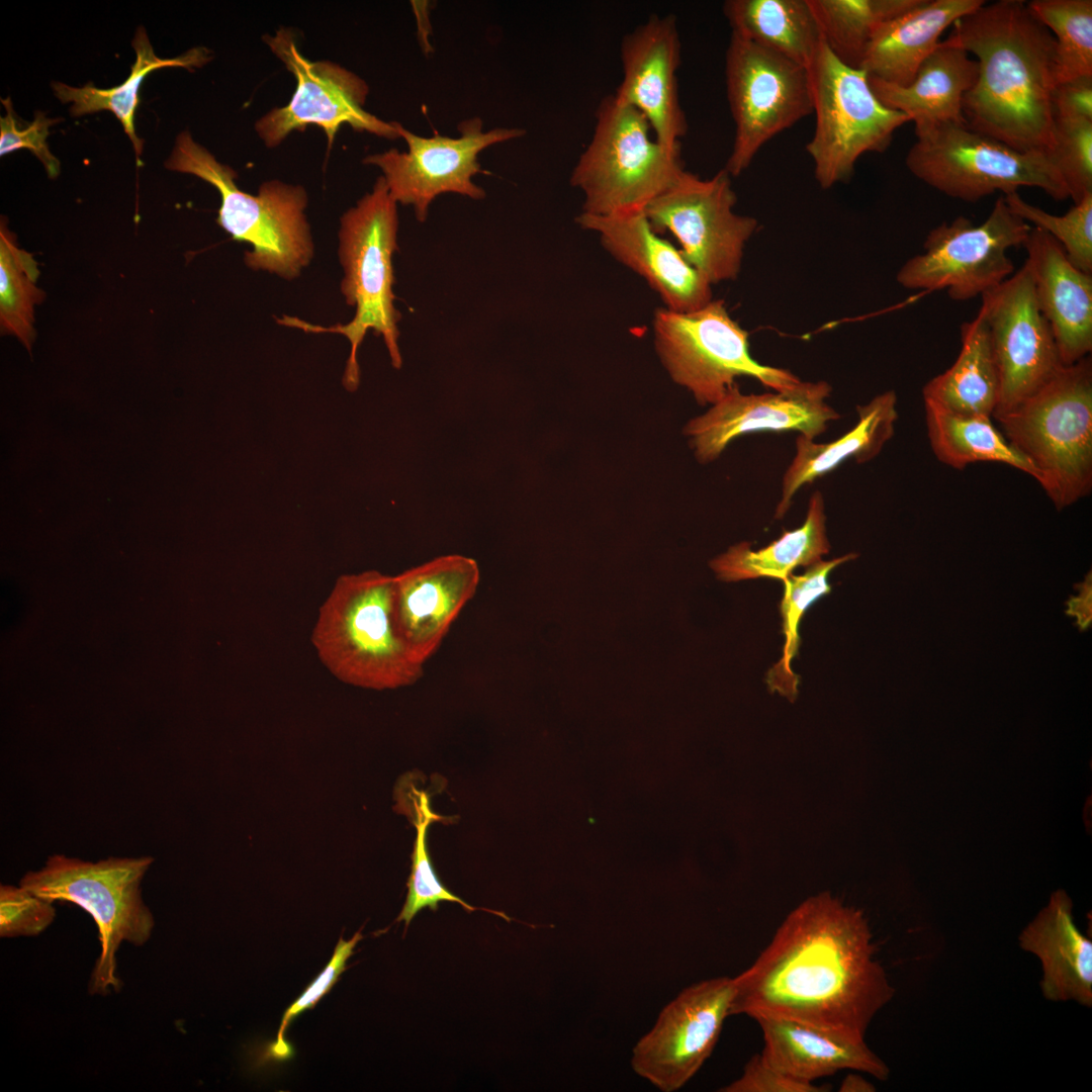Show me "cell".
<instances>
[{"label":"cell","instance_id":"obj_37","mask_svg":"<svg viewBox=\"0 0 1092 1092\" xmlns=\"http://www.w3.org/2000/svg\"><path fill=\"white\" fill-rule=\"evenodd\" d=\"M856 556L854 553H849L832 560L821 559L808 566L802 575L791 574L783 581L785 592L781 602V614L785 644L781 660L767 674V684L771 692L778 691L791 701L796 699L798 677L790 665L799 649L800 622L806 610L814 602L830 593L831 586L828 582L830 572L836 566Z\"/></svg>","mask_w":1092,"mask_h":1092},{"label":"cell","instance_id":"obj_42","mask_svg":"<svg viewBox=\"0 0 1092 1092\" xmlns=\"http://www.w3.org/2000/svg\"><path fill=\"white\" fill-rule=\"evenodd\" d=\"M1 101L6 108V115L0 118V155L4 156L16 150L26 149L43 164L48 176L56 178L60 173L61 164L50 152L47 138L49 127L61 119L49 118L43 112L36 111L31 122H24L15 114L10 97Z\"/></svg>","mask_w":1092,"mask_h":1092},{"label":"cell","instance_id":"obj_11","mask_svg":"<svg viewBox=\"0 0 1092 1092\" xmlns=\"http://www.w3.org/2000/svg\"><path fill=\"white\" fill-rule=\"evenodd\" d=\"M657 354L671 379L701 405L719 401L748 376L772 390L801 381L791 371L752 358L748 333L729 315L722 300L712 299L692 311L658 309L654 317Z\"/></svg>","mask_w":1092,"mask_h":1092},{"label":"cell","instance_id":"obj_30","mask_svg":"<svg viewBox=\"0 0 1092 1092\" xmlns=\"http://www.w3.org/2000/svg\"><path fill=\"white\" fill-rule=\"evenodd\" d=\"M961 351L953 364L923 386V399L957 414L993 417L999 375L983 310L961 326Z\"/></svg>","mask_w":1092,"mask_h":1092},{"label":"cell","instance_id":"obj_5","mask_svg":"<svg viewBox=\"0 0 1092 1092\" xmlns=\"http://www.w3.org/2000/svg\"><path fill=\"white\" fill-rule=\"evenodd\" d=\"M165 167L194 175L217 189L221 203L216 222L234 241L251 245L244 257L249 268L293 280L310 263L314 246L302 186L271 180L261 184L257 195L244 192L233 168L219 163L188 131L176 138Z\"/></svg>","mask_w":1092,"mask_h":1092},{"label":"cell","instance_id":"obj_3","mask_svg":"<svg viewBox=\"0 0 1092 1092\" xmlns=\"http://www.w3.org/2000/svg\"><path fill=\"white\" fill-rule=\"evenodd\" d=\"M397 203L379 176L370 192L341 217L338 255L344 277L341 292L355 308L347 324L324 327L295 316L283 315L277 323L307 333L343 335L350 342L343 386L355 391L360 383L357 352L368 331L381 336L395 369L402 365L397 324L401 314L394 305L392 256L397 250Z\"/></svg>","mask_w":1092,"mask_h":1092},{"label":"cell","instance_id":"obj_31","mask_svg":"<svg viewBox=\"0 0 1092 1092\" xmlns=\"http://www.w3.org/2000/svg\"><path fill=\"white\" fill-rule=\"evenodd\" d=\"M733 34L808 67L822 35L808 0H728Z\"/></svg>","mask_w":1092,"mask_h":1092},{"label":"cell","instance_id":"obj_36","mask_svg":"<svg viewBox=\"0 0 1092 1092\" xmlns=\"http://www.w3.org/2000/svg\"><path fill=\"white\" fill-rule=\"evenodd\" d=\"M1026 5L1055 38L1056 86L1092 76V1L1033 0Z\"/></svg>","mask_w":1092,"mask_h":1092},{"label":"cell","instance_id":"obj_26","mask_svg":"<svg viewBox=\"0 0 1092 1092\" xmlns=\"http://www.w3.org/2000/svg\"><path fill=\"white\" fill-rule=\"evenodd\" d=\"M984 3L983 0H920L910 10L879 26L859 69L870 78L885 83L909 85L937 49L942 32Z\"/></svg>","mask_w":1092,"mask_h":1092},{"label":"cell","instance_id":"obj_40","mask_svg":"<svg viewBox=\"0 0 1092 1092\" xmlns=\"http://www.w3.org/2000/svg\"><path fill=\"white\" fill-rule=\"evenodd\" d=\"M1048 154L1074 204L1092 193V119L1055 117L1053 146Z\"/></svg>","mask_w":1092,"mask_h":1092},{"label":"cell","instance_id":"obj_20","mask_svg":"<svg viewBox=\"0 0 1092 1092\" xmlns=\"http://www.w3.org/2000/svg\"><path fill=\"white\" fill-rule=\"evenodd\" d=\"M680 56L674 16L652 15L622 38L623 75L614 94L639 110L655 139L672 150L680 149V139L688 131L676 78Z\"/></svg>","mask_w":1092,"mask_h":1092},{"label":"cell","instance_id":"obj_47","mask_svg":"<svg viewBox=\"0 0 1092 1092\" xmlns=\"http://www.w3.org/2000/svg\"><path fill=\"white\" fill-rule=\"evenodd\" d=\"M840 1092H874L875 1086L856 1073L847 1074L839 1085Z\"/></svg>","mask_w":1092,"mask_h":1092},{"label":"cell","instance_id":"obj_39","mask_svg":"<svg viewBox=\"0 0 1092 1092\" xmlns=\"http://www.w3.org/2000/svg\"><path fill=\"white\" fill-rule=\"evenodd\" d=\"M414 795L412 817L417 836L407 881V896L397 917V921H404L405 926H408L418 912L427 907L436 911L439 903L443 901L458 903L467 911L477 909L449 891L438 879L427 848V831L432 822L443 818L432 811L427 793L414 790Z\"/></svg>","mask_w":1092,"mask_h":1092},{"label":"cell","instance_id":"obj_41","mask_svg":"<svg viewBox=\"0 0 1092 1092\" xmlns=\"http://www.w3.org/2000/svg\"><path fill=\"white\" fill-rule=\"evenodd\" d=\"M55 918L54 902L35 895L21 885L0 886L1 937L38 935Z\"/></svg>","mask_w":1092,"mask_h":1092},{"label":"cell","instance_id":"obj_35","mask_svg":"<svg viewBox=\"0 0 1092 1092\" xmlns=\"http://www.w3.org/2000/svg\"><path fill=\"white\" fill-rule=\"evenodd\" d=\"M39 270L33 256L18 248L6 223L0 225V325L31 352L35 340L34 306L46 293L36 286Z\"/></svg>","mask_w":1092,"mask_h":1092},{"label":"cell","instance_id":"obj_43","mask_svg":"<svg viewBox=\"0 0 1092 1092\" xmlns=\"http://www.w3.org/2000/svg\"><path fill=\"white\" fill-rule=\"evenodd\" d=\"M362 937L361 932L358 931L350 940H344L342 936L339 938L334 954L324 971L284 1012L276 1041L271 1046L273 1057L277 1059H286L290 1056L291 1048L285 1041L284 1036V1032L289 1023L301 1012L312 1008L321 998L331 990L341 973L345 970L348 959L352 956L356 944Z\"/></svg>","mask_w":1092,"mask_h":1092},{"label":"cell","instance_id":"obj_15","mask_svg":"<svg viewBox=\"0 0 1092 1092\" xmlns=\"http://www.w3.org/2000/svg\"><path fill=\"white\" fill-rule=\"evenodd\" d=\"M271 52L296 79V89L287 103L273 108L255 123L268 148L280 145L293 130L316 125L331 146L343 124L359 132L388 140L399 139L397 122H387L366 111L369 86L364 79L332 61H309L303 57L289 28L263 37Z\"/></svg>","mask_w":1092,"mask_h":1092},{"label":"cell","instance_id":"obj_27","mask_svg":"<svg viewBox=\"0 0 1092 1092\" xmlns=\"http://www.w3.org/2000/svg\"><path fill=\"white\" fill-rule=\"evenodd\" d=\"M857 423L838 439L816 443L802 435L796 438V453L782 480V494L775 518L790 510L801 487L814 482L849 459L864 463L874 459L894 436L898 419L897 395L887 390L866 404L856 406Z\"/></svg>","mask_w":1092,"mask_h":1092},{"label":"cell","instance_id":"obj_12","mask_svg":"<svg viewBox=\"0 0 1092 1092\" xmlns=\"http://www.w3.org/2000/svg\"><path fill=\"white\" fill-rule=\"evenodd\" d=\"M1030 230L1001 195L980 224L960 215L930 230L924 252L905 262L897 282L907 289L945 290L957 301L982 296L1013 274L1008 251L1022 247Z\"/></svg>","mask_w":1092,"mask_h":1092},{"label":"cell","instance_id":"obj_25","mask_svg":"<svg viewBox=\"0 0 1092 1092\" xmlns=\"http://www.w3.org/2000/svg\"><path fill=\"white\" fill-rule=\"evenodd\" d=\"M1019 946L1040 962L1046 1000L1092 1007V941L1077 927L1073 903L1059 890L1022 929Z\"/></svg>","mask_w":1092,"mask_h":1092},{"label":"cell","instance_id":"obj_19","mask_svg":"<svg viewBox=\"0 0 1092 1092\" xmlns=\"http://www.w3.org/2000/svg\"><path fill=\"white\" fill-rule=\"evenodd\" d=\"M826 381H800L782 390L742 393L737 385L688 422L684 433L698 462L715 461L735 439L756 432L796 431L808 439L824 433L840 415L827 402Z\"/></svg>","mask_w":1092,"mask_h":1092},{"label":"cell","instance_id":"obj_23","mask_svg":"<svg viewBox=\"0 0 1092 1092\" xmlns=\"http://www.w3.org/2000/svg\"><path fill=\"white\" fill-rule=\"evenodd\" d=\"M1037 306L1053 333L1063 365L1092 351V274L1075 267L1062 246L1032 228L1023 243Z\"/></svg>","mask_w":1092,"mask_h":1092},{"label":"cell","instance_id":"obj_29","mask_svg":"<svg viewBox=\"0 0 1092 1092\" xmlns=\"http://www.w3.org/2000/svg\"><path fill=\"white\" fill-rule=\"evenodd\" d=\"M825 505L819 490L809 499L804 523L767 546L752 550L749 542L731 546L710 561L717 577L725 582L771 577L784 581L799 566H810L829 553Z\"/></svg>","mask_w":1092,"mask_h":1092},{"label":"cell","instance_id":"obj_6","mask_svg":"<svg viewBox=\"0 0 1092 1092\" xmlns=\"http://www.w3.org/2000/svg\"><path fill=\"white\" fill-rule=\"evenodd\" d=\"M1008 443L1034 468L1058 510L1092 488V361L1064 365L1034 394L996 419Z\"/></svg>","mask_w":1092,"mask_h":1092},{"label":"cell","instance_id":"obj_33","mask_svg":"<svg viewBox=\"0 0 1092 1092\" xmlns=\"http://www.w3.org/2000/svg\"><path fill=\"white\" fill-rule=\"evenodd\" d=\"M923 402L929 444L938 461L959 470L977 462H997L1037 479L1034 468L1008 443L990 417L957 414L933 401Z\"/></svg>","mask_w":1092,"mask_h":1092},{"label":"cell","instance_id":"obj_17","mask_svg":"<svg viewBox=\"0 0 1092 1092\" xmlns=\"http://www.w3.org/2000/svg\"><path fill=\"white\" fill-rule=\"evenodd\" d=\"M981 299L999 375L993 414L998 419L1034 394L1064 365L1051 328L1037 306L1025 262Z\"/></svg>","mask_w":1092,"mask_h":1092},{"label":"cell","instance_id":"obj_10","mask_svg":"<svg viewBox=\"0 0 1092 1092\" xmlns=\"http://www.w3.org/2000/svg\"><path fill=\"white\" fill-rule=\"evenodd\" d=\"M815 114L806 152L823 189L848 181L866 153H882L910 118L885 106L868 74L841 62L822 40L807 67Z\"/></svg>","mask_w":1092,"mask_h":1092},{"label":"cell","instance_id":"obj_44","mask_svg":"<svg viewBox=\"0 0 1092 1092\" xmlns=\"http://www.w3.org/2000/svg\"><path fill=\"white\" fill-rule=\"evenodd\" d=\"M829 1086L793 1078L769 1064L761 1054L753 1055L739 1078L719 1089L721 1092H824Z\"/></svg>","mask_w":1092,"mask_h":1092},{"label":"cell","instance_id":"obj_2","mask_svg":"<svg viewBox=\"0 0 1092 1092\" xmlns=\"http://www.w3.org/2000/svg\"><path fill=\"white\" fill-rule=\"evenodd\" d=\"M941 42L977 57V79L963 99L967 125L1016 151L1049 153L1055 38L1026 2L984 3L957 20Z\"/></svg>","mask_w":1092,"mask_h":1092},{"label":"cell","instance_id":"obj_8","mask_svg":"<svg viewBox=\"0 0 1092 1092\" xmlns=\"http://www.w3.org/2000/svg\"><path fill=\"white\" fill-rule=\"evenodd\" d=\"M684 170L680 149L661 145L645 116L613 94L597 109L570 183L583 192L582 212L610 215L644 210Z\"/></svg>","mask_w":1092,"mask_h":1092},{"label":"cell","instance_id":"obj_7","mask_svg":"<svg viewBox=\"0 0 1092 1092\" xmlns=\"http://www.w3.org/2000/svg\"><path fill=\"white\" fill-rule=\"evenodd\" d=\"M152 856L108 857L97 861L51 855L43 867L27 872L19 885L51 902L78 905L94 919L101 945L88 990L118 992L116 953L123 942L143 946L152 936L155 918L142 895V882Z\"/></svg>","mask_w":1092,"mask_h":1092},{"label":"cell","instance_id":"obj_28","mask_svg":"<svg viewBox=\"0 0 1092 1092\" xmlns=\"http://www.w3.org/2000/svg\"><path fill=\"white\" fill-rule=\"evenodd\" d=\"M977 75L976 60L967 52L940 41L909 85H893L870 77L869 81L885 106L903 112L915 126H923L966 123L963 99L975 84Z\"/></svg>","mask_w":1092,"mask_h":1092},{"label":"cell","instance_id":"obj_21","mask_svg":"<svg viewBox=\"0 0 1092 1092\" xmlns=\"http://www.w3.org/2000/svg\"><path fill=\"white\" fill-rule=\"evenodd\" d=\"M479 581L477 562L459 554L433 558L393 576L395 625L421 662L437 652Z\"/></svg>","mask_w":1092,"mask_h":1092},{"label":"cell","instance_id":"obj_1","mask_svg":"<svg viewBox=\"0 0 1092 1092\" xmlns=\"http://www.w3.org/2000/svg\"><path fill=\"white\" fill-rule=\"evenodd\" d=\"M877 951L861 910L829 892L810 897L733 978L730 1015L781 1017L864 1038L895 995Z\"/></svg>","mask_w":1092,"mask_h":1092},{"label":"cell","instance_id":"obj_38","mask_svg":"<svg viewBox=\"0 0 1092 1092\" xmlns=\"http://www.w3.org/2000/svg\"><path fill=\"white\" fill-rule=\"evenodd\" d=\"M1003 197L1014 214L1055 239L1075 267L1092 274V193L1086 194L1063 215L1052 214L1028 203L1018 192Z\"/></svg>","mask_w":1092,"mask_h":1092},{"label":"cell","instance_id":"obj_4","mask_svg":"<svg viewBox=\"0 0 1092 1092\" xmlns=\"http://www.w3.org/2000/svg\"><path fill=\"white\" fill-rule=\"evenodd\" d=\"M311 642L326 668L355 687L397 689L424 673L395 625L393 576L377 570L338 577L318 610Z\"/></svg>","mask_w":1092,"mask_h":1092},{"label":"cell","instance_id":"obj_13","mask_svg":"<svg viewBox=\"0 0 1092 1092\" xmlns=\"http://www.w3.org/2000/svg\"><path fill=\"white\" fill-rule=\"evenodd\" d=\"M726 92L735 132L724 169L742 174L772 138L813 113L806 67L731 33Z\"/></svg>","mask_w":1092,"mask_h":1092},{"label":"cell","instance_id":"obj_45","mask_svg":"<svg viewBox=\"0 0 1092 1092\" xmlns=\"http://www.w3.org/2000/svg\"><path fill=\"white\" fill-rule=\"evenodd\" d=\"M1055 117L1092 119V76L1058 84L1053 92Z\"/></svg>","mask_w":1092,"mask_h":1092},{"label":"cell","instance_id":"obj_32","mask_svg":"<svg viewBox=\"0 0 1092 1092\" xmlns=\"http://www.w3.org/2000/svg\"><path fill=\"white\" fill-rule=\"evenodd\" d=\"M132 48L136 59L131 66L128 78L122 84L109 89H99L90 83L83 87H72L61 82H54L52 88L61 102L73 103L70 107V114L73 117L101 110L111 111L121 122L133 145L136 159H140L143 141L135 134L134 113L140 102L139 89L147 75L166 67H180L192 71L205 65L211 56L206 48L196 47L176 58H159L144 27L138 28L132 39Z\"/></svg>","mask_w":1092,"mask_h":1092},{"label":"cell","instance_id":"obj_22","mask_svg":"<svg viewBox=\"0 0 1092 1092\" xmlns=\"http://www.w3.org/2000/svg\"><path fill=\"white\" fill-rule=\"evenodd\" d=\"M576 222L597 233L612 256L642 276L661 296L665 308L687 312L712 300L711 284L679 249L652 229L644 210L610 215L581 212Z\"/></svg>","mask_w":1092,"mask_h":1092},{"label":"cell","instance_id":"obj_46","mask_svg":"<svg viewBox=\"0 0 1092 1092\" xmlns=\"http://www.w3.org/2000/svg\"><path fill=\"white\" fill-rule=\"evenodd\" d=\"M412 3H413V7L415 9L417 19H418V26H419V32H420L419 33L420 34V42H421L424 51L429 53L430 52V42H429V39H428V37H429L428 32L431 29L429 19L424 23L426 18L429 17V14H428L429 10H427L428 4H427V2H417V1H413Z\"/></svg>","mask_w":1092,"mask_h":1092},{"label":"cell","instance_id":"obj_14","mask_svg":"<svg viewBox=\"0 0 1092 1092\" xmlns=\"http://www.w3.org/2000/svg\"><path fill=\"white\" fill-rule=\"evenodd\" d=\"M736 201L725 169L709 179L684 170L644 212L657 234L674 236L685 259L712 285L737 277L758 228L756 218L733 210Z\"/></svg>","mask_w":1092,"mask_h":1092},{"label":"cell","instance_id":"obj_16","mask_svg":"<svg viewBox=\"0 0 1092 1092\" xmlns=\"http://www.w3.org/2000/svg\"><path fill=\"white\" fill-rule=\"evenodd\" d=\"M457 128V138L439 133L425 138L397 122L399 138L405 141L407 150L390 149L362 160L380 169L390 196L397 204L413 206L420 222L427 219L431 203L441 194L483 199L484 189L473 182L475 175L484 172L479 154L526 133L518 127L484 131L482 119L476 116L462 120Z\"/></svg>","mask_w":1092,"mask_h":1092},{"label":"cell","instance_id":"obj_24","mask_svg":"<svg viewBox=\"0 0 1092 1092\" xmlns=\"http://www.w3.org/2000/svg\"><path fill=\"white\" fill-rule=\"evenodd\" d=\"M763 1037L762 1057L785 1074L801 1081L840 1071L863 1072L886 1081L887 1064L866 1043L835 1030L772 1016L754 1018Z\"/></svg>","mask_w":1092,"mask_h":1092},{"label":"cell","instance_id":"obj_34","mask_svg":"<svg viewBox=\"0 0 1092 1092\" xmlns=\"http://www.w3.org/2000/svg\"><path fill=\"white\" fill-rule=\"evenodd\" d=\"M920 0H808L822 39L844 64L859 68L880 25L916 6Z\"/></svg>","mask_w":1092,"mask_h":1092},{"label":"cell","instance_id":"obj_18","mask_svg":"<svg viewBox=\"0 0 1092 1092\" xmlns=\"http://www.w3.org/2000/svg\"><path fill=\"white\" fill-rule=\"evenodd\" d=\"M733 978L715 977L681 990L632 1050L631 1067L662 1092L684 1087L713 1053L730 1016Z\"/></svg>","mask_w":1092,"mask_h":1092},{"label":"cell","instance_id":"obj_9","mask_svg":"<svg viewBox=\"0 0 1092 1092\" xmlns=\"http://www.w3.org/2000/svg\"><path fill=\"white\" fill-rule=\"evenodd\" d=\"M915 135L905 160L908 170L948 197L976 202L999 191L1007 195L1034 187L1055 200L1069 198L1045 152L1016 151L966 123L915 126Z\"/></svg>","mask_w":1092,"mask_h":1092}]
</instances>
